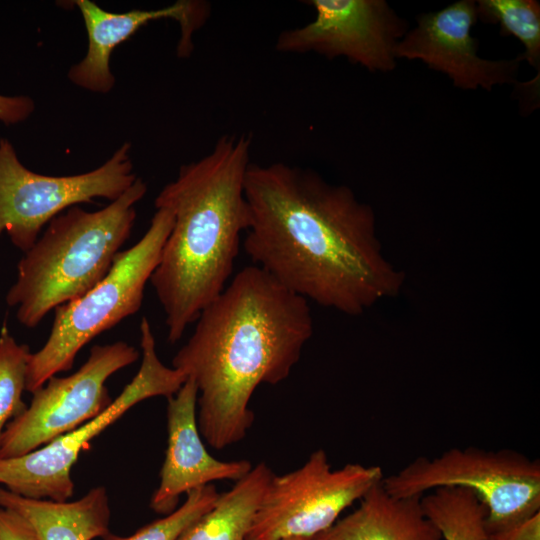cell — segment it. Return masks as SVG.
I'll return each mask as SVG.
<instances>
[{"instance_id":"1","label":"cell","mask_w":540,"mask_h":540,"mask_svg":"<svg viewBox=\"0 0 540 540\" xmlns=\"http://www.w3.org/2000/svg\"><path fill=\"white\" fill-rule=\"evenodd\" d=\"M253 263L307 301L357 316L397 296L404 273L385 256L375 213L312 169L250 163L244 183Z\"/></svg>"},{"instance_id":"2","label":"cell","mask_w":540,"mask_h":540,"mask_svg":"<svg viewBox=\"0 0 540 540\" xmlns=\"http://www.w3.org/2000/svg\"><path fill=\"white\" fill-rule=\"evenodd\" d=\"M172 367L198 389L197 424L216 450L240 442L254 422L261 384L290 375L313 334L308 301L256 265L242 268L195 321Z\"/></svg>"},{"instance_id":"3","label":"cell","mask_w":540,"mask_h":540,"mask_svg":"<svg viewBox=\"0 0 540 540\" xmlns=\"http://www.w3.org/2000/svg\"><path fill=\"white\" fill-rule=\"evenodd\" d=\"M247 135H223L197 161L183 164L155 199L173 216L172 229L150 282L176 343L226 287L249 227L244 183L250 161Z\"/></svg>"},{"instance_id":"4","label":"cell","mask_w":540,"mask_h":540,"mask_svg":"<svg viewBox=\"0 0 540 540\" xmlns=\"http://www.w3.org/2000/svg\"><path fill=\"white\" fill-rule=\"evenodd\" d=\"M147 192L143 179L98 211L72 206L49 223L24 252L6 294L16 318L34 328L59 305L95 287L109 273L136 220L135 204Z\"/></svg>"},{"instance_id":"5","label":"cell","mask_w":540,"mask_h":540,"mask_svg":"<svg viewBox=\"0 0 540 540\" xmlns=\"http://www.w3.org/2000/svg\"><path fill=\"white\" fill-rule=\"evenodd\" d=\"M172 226V213L156 208L145 234L118 253L102 281L54 309L46 343L29 357L26 391L33 393L52 376L70 370L83 346L139 311L145 286L159 263Z\"/></svg>"},{"instance_id":"6","label":"cell","mask_w":540,"mask_h":540,"mask_svg":"<svg viewBox=\"0 0 540 540\" xmlns=\"http://www.w3.org/2000/svg\"><path fill=\"white\" fill-rule=\"evenodd\" d=\"M382 485L396 497H421L445 487L468 489L486 508L489 532L540 512V462L510 449L454 447L434 458L419 456L384 476Z\"/></svg>"},{"instance_id":"7","label":"cell","mask_w":540,"mask_h":540,"mask_svg":"<svg viewBox=\"0 0 540 540\" xmlns=\"http://www.w3.org/2000/svg\"><path fill=\"white\" fill-rule=\"evenodd\" d=\"M142 361L132 381L99 415L48 444L23 456L0 459V484L32 499L67 501L73 494L71 469L89 442L125 412L146 399L175 395L187 378L164 365L146 317L140 323Z\"/></svg>"},{"instance_id":"8","label":"cell","mask_w":540,"mask_h":540,"mask_svg":"<svg viewBox=\"0 0 540 540\" xmlns=\"http://www.w3.org/2000/svg\"><path fill=\"white\" fill-rule=\"evenodd\" d=\"M131 144H122L101 166L86 173L48 176L33 172L18 159L12 143L0 139V236L27 251L43 226L66 209L95 198L111 202L137 179Z\"/></svg>"},{"instance_id":"9","label":"cell","mask_w":540,"mask_h":540,"mask_svg":"<svg viewBox=\"0 0 540 540\" xmlns=\"http://www.w3.org/2000/svg\"><path fill=\"white\" fill-rule=\"evenodd\" d=\"M383 478L377 465L348 463L333 470L318 449L300 468L272 477L246 540L312 539Z\"/></svg>"},{"instance_id":"10","label":"cell","mask_w":540,"mask_h":540,"mask_svg":"<svg viewBox=\"0 0 540 540\" xmlns=\"http://www.w3.org/2000/svg\"><path fill=\"white\" fill-rule=\"evenodd\" d=\"M138 358V350L124 341L94 345L75 373L52 376L32 393L30 405L1 435L0 459L30 453L99 415L112 402L107 379Z\"/></svg>"},{"instance_id":"11","label":"cell","mask_w":540,"mask_h":540,"mask_svg":"<svg viewBox=\"0 0 540 540\" xmlns=\"http://www.w3.org/2000/svg\"><path fill=\"white\" fill-rule=\"evenodd\" d=\"M315 11L310 23L283 30L275 48L281 53L344 56L369 71H391L394 48L408 23L384 0H308Z\"/></svg>"},{"instance_id":"12","label":"cell","mask_w":540,"mask_h":540,"mask_svg":"<svg viewBox=\"0 0 540 540\" xmlns=\"http://www.w3.org/2000/svg\"><path fill=\"white\" fill-rule=\"evenodd\" d=\"M478 20L476 1L460 0L417 16V26L394 48L396 58L419 59L447 74L456 87L490 91L512 83L522 59L487 60L477 55L478 41L471 30Z\"/></svg>"},{"instance_id":"13","label":"cell","mask_w":540,"mask_h":540,"mask_svg":"<svg viewBox=\"0 0 540 540\" xmlns=\"http://www.w3.org/2000/svg\"><path fill=\"white\" fill-rule=\"evenodd\" d=\"M79 9L88 35L84 58L68 71V79L76 86L91 92L106 94L115 85L110 69L114 49L134 35L147 23L173 19L180 27L177 55L189 57L193 51L194 33L201 29L211 14V5L203 0H178L152 10H131L123 13L102 9L89 0L74 1Z\"/></svg>"},{"instance_id":"14","label":"cell","mask_w":540,"mask_h":540,"mask_svg":"<svg viewBox=\"0 0 540 540\" xmlns=\"http://www.w3.org/2000/svg\"><path fill=\"white\" fill-rule=\"evenodd\" d=\"M198 389L190 378L168 398L167 449L154 491L151 509L158 514L173 512L182 494L214 481L244 477L253 467L248 460L220 461L203 444L197 424Z\"/></svg>"},{"instance_id":"15","label":"cell","mask_w":540,"mask_h":540,"mask_svg":"<svg viewBox=\"0 0 540 540\" xmlns=\"http://www.w3.org/2000/svg\"><path fill=\"white\" fill-rule=\"evenodd\" d=\"M420 499L393 496L381 481L358 501L356 509L311 540H443Z\"/></svg>"},{"instance_id":"16","label":"cell","mask_w":540,"mask_h":540,"mask_svg":"<svg viewBox=\"0 0 540 540\" xmlns=\"http://www.w3.org/2000/svg\"><path fill=\"white\" fill-rule=\"evenodd\" d=\"M0 507L22 516L38 540H93L110 533L109 497L103 486L72 502L26 498L0 488Z\"/></svg>"},{"instance_id":"17","label":"cell","mask_w":540,"mask_h":540,"mask_svg":"<svg viewBox=\"0 0 540 540\" xmlns=\"http://www.w3.org/2000/svg\"><path fill=\"white\" fill-rule=\"evenodd\" d=\"M273 476L266 463L256 464L176 540H246Z\"/></svg>"},{"instance_id":"18","label":"cell","mask_w":540,"mask_h":540,"mask_svg":"<svg viewBox=\"0 0 540 540\" xmlns=\"http://www.w3.org/2000/svg\"><path fill=\"white\" fill-rule=\"evenodd\" d=\"M424 513L443 540H491L486 508L470 490L445 487L421 496Z\"/></svg>"},{"instance_id":"19","label":"cell","mask_w":540,"mask_h":540,"mask_svg":"<svg viewBox=\"0 0 540 540\" xmlns=\"http://www.w3.org/2000/svg\"><path fill=\"white\" fill-rule=\"evenodd\" d=\"M478 20L499 24L503 36L516 37L525 48L520 56L540 71V4L536 0L476 1Z\"/></svg>"},{"instance_id":"20","label":"cell","mask_w":540,"mask_h":540,"mask_svg":"<svg viewBox=\"0 0 540 540\" xmlns=\"http://www.w3.org/2000/svg\"><path fill=\"white\" fill-rule=\"evenodd\" d=\"M30 355L29 347L19 344L3 326L0 332V438L6 425L27 407L22 394L26 390Z\"/></svg>"},{"instance_id":"21","label":"cell","mask_w":540,"mask_h":540,"mask_svg":"<svg viewBox=\"0 0 540 540\" xmlns=\"http://www.w3.org/2000/svg\"><path fill=\"white\" fill-rule=\"evenodd\" d=\"M220 493L212 484L186 494L185 502L165 517L138 529L130 536L107 534L103 540H176L178 536L217 501Z\"/></svg>"},{"instance_id":"22","label":"cell","mask_w":540,"mask_h":540,"mask_svg":"<svg viewBox=\"0 0 540 540\" xmlns=\"http://www.w3.org/2000/svg\"><path fill=\"white\" fill-rule=\"evenodd\" d=\"M0 540H38L32 526L16 512L0 507Z\"/></svg>"},{"instance_id":"23","label":"cell","mask_w":540,"mask_h":540,"mask_svg":"<svg viewBox=\"0 0 540 540\" xmlns=\"http://www.w3.org/2000/svg\"><path fill=\"white\" fill-rule=\"evenodd\" d=\"M34 109L35 103L28 96L0 94V122L5 125H14L25 121L33 113Z\"/></svg>"},{"instance_id":"24","label":"cell","mask_w":540,"mask_h":540,"mask_svg":"<svg viewBox=\"0 0 540 540\" xmlns=\"http://www.w3.org/2000/svg\"><path fill=\"white\" fill-rule=\"evenodd\" d=\"M489 533L491 540H540V512L506 528Z\"/></svg>"},{"instance_id":"25","label":"cell","mask_w":540,"mask_h":540,"mask_svg":"<svg viewBox=\"0 0 540 540\" xmlns=\"http://www.w3.org/2000/svg\"><path fill=\"white\" fill-rule=\"evenodd\" d=\"M280 540H311V539L302 538V537H289V538H284V539H280Z\"/></svg>"}]
</instances>
